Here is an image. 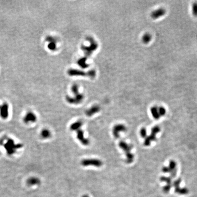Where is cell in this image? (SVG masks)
<instances>
[{"instance_id":"cell-8","label":"cell","mask_w":197,"mask_h":197,"mask_svg":"<svg viewBox=\"0 0 197 197\" xmlns=\"http://www.w3.org/2000/svg\"><path fill=\"white\" fill-rule=\"evenodd\" d=\"M167 13L166 10L164 8H159L153 11L151 14V16L153 19H157L164 16Z\"/></svg>"},{"instance_id":"cell-7","label":"cell","mask_w":197,"mask_h":197,"mask_svg":"<svg viewBox=\"0 0 197 197\" xmlns=\"http://www.w3.org/2000/svg\"><path fill=\"white\" fill-rule=\"evenodd\" d=\"M89 41L91 42V44L89 47H83L82 48L83 51H85L86 55H90L91 53H92L98 47V44L92 38H91L89 40Z\"/></svg>"},{"instance_id":"cell-3","label":"cell","mask_w":197,"mask_h":197,"mask_svg":"<svg viewBox=\"0 0 197 197\" xmlns=\"http://www.w3.org/2000/svg\"><path fill=\"white\" fill-rule=\"evenodd\" d=\"M4 148L8 154H14L16 151V149L19 148L21 146L20 144H16L11 139H7V142L4 144Z\"/></svg>"},{"instance_id":"cell-25","label":"cell","mask_w":197,"mask_h":197,"mask_svg":"<svg viewBox=\"0 0 197 197\" xmlns=\"http://www.w3.org/2000/svg\"><path fill=\"white\" fill-rule=\"evenodd\" d=\"M0 106H1V105H0Z\"/></svg>"},{"instance_id":"cell-21","label":"cell","mask_w":197,"mask_h":197,"mask_svg":"<svg viewBox=\"0 0 197 197\" xmlns=\"http://www.w3.org/2000/svg\"><path fill=\"white\" fill-rule=\"evenodd\" d=\"M176 166H177V165H176V162L174 161L173 160H171L170 162V163H169L168 167L172 171V172L173 171L176 169Z\"/></svg>"},{"instance_id":"cell-11","label":"cell","mask_w":197,"mask_h":197,"mask_svg":"<svg viewBox=\"0 0 197 197\" xmlns=\"http://www.w3.org/2000/svg\"><path fill=\"white\" fill-rule=\"evenodd\" d=\"M77 137L79 140H80L82 144L84 145H88L89 143V140L88 139L85 138L84 137L83 131L81 130H78L77 131Z\"/></svg>"},{"instance_id":"cell-18","label":"cell","mask_w":197,"mask_h":197,"mask_svg":"<svg viewBox=\"0 0 197 197\" xmlns=\"http://www.w3.org/2000/svg\"><path fill=\"white\" fill-rule=\"evenodd\" d=\"M41 135L43 138H48L51 136V132L48 129H44L41 131Z\"/></svg>"},{"instance_id":"cell-1","label":"cell","mask_w":197,"mask_h":197,"mask_svg":"<svg viewBox=\"0 0 197 197\" xmlns=\"http://www.w3.org/2000/svg\"><path fill=\"white\" fill-rule=\"evenodd\" d=\"M119 146L126 152V161L128 164L131 163L133 162L134 159L133 155L131 153V150L132 148L131 145L127 144L126 142L123 141H121L119 142Z\"/></svg>"},{"instance_id":"cell-4","label":"cell","mask_w":197,"mask_h":197,"mask_svg":"<svg viewBox=\"0 0 197 197\" xmlns=\"http://www.w3.org/2000/svg\"><path fill=\"white\" fill-rule=\"evenodd\" d=\"M74 94H75V97L71 98L69 96H67L66 100L69 103L74 104H77L80 103L83 99V94H80L78 93V91H75L74 92Z\"/></svg>"},{"instance_id":"cell-9","label":"cell","mask_w":197,"mask_h":197,"mask_svg":"<svg viewBox=\"0 0 197 197\" xmlns=\"http://www.w3.org/2000/svg\"><path fill=\"white\" fill-rule=\"evenodd\" d=\"M126 127L124 125L118 124L115 125L113 129V134L114 137L116 138H118L119 137V132L121 131H126Z\"/></svg>"},{"instance_id":"cell-23","label":"cell","mask_w":197,"mask_h":197,"mask_svg":"<svg viewBox=\"0 0 197 197\" xmlns=\"http://www.w3.org/2000/svg\"><path fill=\"white\" fill-rule=\"evenodd\" d=\"M48 48L49 49L51 50H54L56 49V43H55V42H54V41L50 43L48 45Z\"/></svg>"},{"instance_id":"cell-10","label":"cell","mask_w":197,"mask_h":197,"mask_svg":"<svg viewBox=\"0 0 197 197\" xmlns=\"http://www.w3.org/2000/svg\"><path fill=\"white\" fill-rule=\"evenodd\" d=\"M9 115L8 105L7 104H4L0 106V115L3 119H7Z\"/></svg>"},{"instance_id":"cell-12","label":"cell","mask_w":197,"mask_h":197,"mask_svg":"<svg viewBox=\"0 0 197 197\" xmlns=\"http://www.w3.org/2000/svg\"><path fill=\"white\" fill-rule=\"evenodd\" d=\"M37 120V117L33 113L29 112L27 113L24 117L23 121L26 123L30 122H34Z\"/></svg>"},{"instance_id":"cell-22","label":"cell","mask_w":197,"mask_h":197,"mask_svg":"<svg viewBox=\"0 0 197 197\" xmlns=\"http://www.w3.org/2000/svg\"><path fill=\"white\" fill-rule=\"evenodd\" d=\"M158 111H159L160 116H161L165 115L166 112V110L164 107L160 106L158 107Z\"/></svg>"},{"instance_id":"cell-14","label":"cell","mask_w":197,"mask_h":197,"mask_svg":"<svg viewBox=\"0 0 197 197\" xmlns=\"http://www.w3.org/2000/svg\"><path fill=\"white\" fill-rule=\"evenodd\" d=\"M40 183V180L38 178L36 177H31L27 180V184L29 186H33L35 185L39 184Z\"/></svg>"},{"instance_id":"cell-20","label":"cell","mask_w":197,"mask_h":197,"mask_svg":"<svg viewBox=\"0 0 197 197\" xmlns=\"http://www.w3.org/2000/svg\"><path fill=\"white\" fill-rule=\"evenodd\" d=\"M192 14L195 17H197V2H194L192 5Z\"/></svg>"},{"instance_id":"cell-17","label":"cell","mask_w":197,"mask_h":197,"mask_svg":"<svg viewBox=\"0 0 197 197\" xmlns=\"http://www.w3.org/2000/svg\"><path fill=\"white\" fill-rule=\"evenodd\" d=\"M83 123L81 121H77L75 122L74 123L70 126V129L72 131H76L79 130L80 128L82 126Z\"/></svg>"},{"instance_id":"cell-16","label":"cell","mask_w":197,"mask_h":197,"mask_svg":"<svg viewBox=\"0 0 197 197\" xmlns=\"http://www.w3.org/2000/svg\"><path fill=\"white\" fill-rule=\"evenodd\" d=\"M152 39V36L149 33H146L144 34L142 37V41L143 43L145 44H148L151 42Z\"/></svg>"},{"instance_id":"cell-24","label":"cell","mask_w":197,"mask_h":197,"mask_svg":"<svg viewBox=\"0 0 197 197\" xmlns=\"http://www.w3.org/2000/svg\"><path fill=\"white\" fill-rule=\"evenodd\" d=\"M140 134L141 136H142V137H143V138L146 137V136H147V130H146V128H142V129L140 130Z\"/></svg>"},{"instance_id":"cell-19","label":"cell","mask_w":197,"mask_h":197,"mask_svg":"<svg viewBox=\"0 0 197 197\" xmlns=\"http://www.w3.org/2000/svg\"><path fill=\"white\" fill-rule=\"evenodd\" d=\"M86 60V58H85L80 59L78 60V64L81 67H83V68H85V67H88V65L85 63Z\"/></svg>"},{"instance_id":"cell-13","label":"cell","mask_w":197,"mask_h":197,"mask_svg":"<svg viewBox=\"0 0 197 197\" xmlns=\"http://www.w3.org/2000/svg\"><path fill=\"white\" fill-rule=\"evenodd\" d=\"M100 110V108L98 105H94L91 108L86 111V115L88 116H91L94 114L99 112Z\"/></svg>"},{"instance_id":"cell-6","label":"cell","mask_w":197,"mask_h":197,"mask_svg":"<svg viewBox=\"0 0 197 197\" xmlns=\"http://www.w3.org/2000/svg\"><path fill=\"white\" fill-rule=\"evenodd\" d=\"M160 131V129L158 126H155L152 129L151 134L145 139L144 144L146 146H149L151 144V141H154L156 140V135Z\"/></svg>"},{"instance_id":"cell-15","label":"cell","mask_w":197,"mask_h":197,"mask_svg":"<svg viewBox=\"0 0 197 197\" xmlns=\"http://www.w3.org/2000/svg\"><path fill=\"white\" fill-rule=\"evenodd\" d=\"M151 112L153 117H154L155 119H158L160 118V115L158 111V107H153L151 109Z\"/></svg>"},{"instance_id":"cell-5","label":"cell","mask_w":197,"mask_h":197,"mask_svg":"<svg viewBox=\"0 0 197 197\" xmlns=\"http://www.w3.org/2000/svg\"><path fill=\"white\" fill-rule=\"evenodd\" d=\"M81 164L83 166H94L95 167H101L102 165V162L100 160L96 159H87L83 160L81 162Z\"/></svg>"},{"instance_id":"cell-2","label":"cell","mask_w":197,"mask_h":197,"mask_svg":"<svg viewBox=\"0 0 197 197\" xmlns=\"http://www.w3.org/2000/svg\"><path fill=\"white\" fill-rule=\"evenodd\" d=\"M68 74L70 76H86L91 78H94L96 75L95 71L92 70L91 71L85 72L78 69H71L68 71Z\"/></svg>"}]
</instances>
